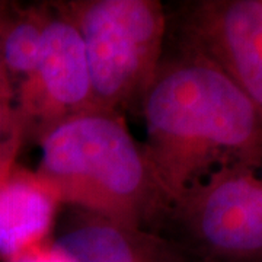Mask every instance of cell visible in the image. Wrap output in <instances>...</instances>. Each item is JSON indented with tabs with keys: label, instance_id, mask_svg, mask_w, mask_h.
<instances>
[{
	"label": "cell",
	"instance_id": "6da1fadb",
	"mask_svg": "<svg viewBox=\"0 0 262 262\" xmlns=\"http://www.w3.org/2000/svg\"><path fill=\"white\" fill-rule=\"evenodd\" d=\"M141 98L144 153L166 210L215 170L262 165V114L208 58L181 42ZM166 213V211H165Z\"/></svg>",
	"mask_w": 262,
	"mask_h": 262
},
{
	"label": "cell",
	"instance_id": "7a4b0ae2",
	"mask_svg": "<svg viewBox=\"0 0 262 262\" xmlns=\"http://www.w3.org/2000/svg\"><path fill=\"white\" fill-rule=\"evenodd\" d=\"M38 178L64 201L120 225L158 230L166 201L144 147L117 113L69 115L42 141Z\"/></svg>",
	"mask_w": 262,
	"mask_h": 262
},
{
	"label": "cell",
	"instance_id": "3957f363",
	"mask_svg": "<svg viewBox=\"0 0 262 262\" xmlns=\"http://www.w3.org/2000/svg\"><path fill=\"white\" fill-rule=\"evenodd\" d=\"M156 232L194 262H262V165L210 173L169 207Z\"/></svg>",
	"mask_w": 262,
	"mask_h": 262
},
{
	"label": "cell",
	"instance_id": "277c9868",
	"mask_svg": "<svg viewBox=\"0 0 262 262\" xmlns=\"http://www.w3.org/2000/svg\"><path fill=\"white\" fill-rule=\"evenodd\" d=\"M95 110L117 113L140 99L163 54L166 16L159 2L94 0L77 6Z\"/></svg>",
	"mask_w": 262,
	"mask_h": 262
},
{
	"label": "cell",
	"instance_id": "5b68a950",
	"mask_svg": "<svg viewBox=\"0 0 262 262\" xmlns=\"http://www.w3.org/2000/svg\"><path fill=\"white\" fill-rule=\"evenodd\" d=\"M181 42L214 63L262 114V0L188 6Z\"/></svg>",
	"mask_w": 262,
	"mask_h": 262
},
{
	"label": "cell",
	"instance_id": "8992f818",
	"mask_svg": "<svg viewBox=\"0 0 262 262\" xmlns=\"http://www.w3.org/2000/svg\"><path fill=\"white\" fill-rule=\"evenodd\" d=\"M50 248L72 262H194L163 234L94 214L67 229Z\"/></svg>",
	"mask_w": 262,
	"mask_h": 262
},
{
	"label": "cell",
	"instance_id": "52a82bcc",
	"mask_svg": "<svg viewBox=\"0 0 262 262\" xmlns=\"http://www.w3.org/2000/svg\"><path fill=\"white\" fill-rule=\"evenodd\" d=\"M35 76L50 101L67 110H95L83 39L73 20H46Z\"/></svg>",
	"mask_w": 262,
	"mask_h": 262
},
{
	"label": "cell",
	"instance_id": "ba28073f",
	"mask_svg": "<svg viewBox=\"0 0 262 262\" xmlns=\"http://www.w3.org/2000/svg\"><path fill=\"white\" fill-rule=\"evenodd\" d=\"M57 203L35 173H2L0 255L13 259L47 233Z\"/></svg>",
	"mask_w": 262,
	"mask_h": 262
},
{
	"label": "cell",
	"instance_id": "9c48e42d",
	"mask_svg": "<svg viewBox=\"0 0 262 262\" xmlns=\"http://www.w3.org/2000/svg\"><path fill=\"white\" fill-rule=\"evenodd\" d=\"M44 22L35 18H19L3 27L0 37V61L16 75L35 76Z\"/></svg>",
	"mask_w": 262,
	"mask_h": 262
},
{
	"label": "cell",
	"instance_id": "30bf717a",
	"mask_svg": "<svg viewBox=\"0 0 262 262\" xmlns=\"http://www.w3.org/2000/svg\"><path fill=\"white\" fill-rule=\"evenodd\" d=\"M12 262H72L64 255L58 253L53 248H48L44 251H35V252H24L19 256L13 258Z\"/></svg>",
	"mask_w": 262,
	"mask_h": 262
},
{
	"label": "cell",
	"instance_id": "8fae6325",
	"mask_svg": "<svg viewBox=\"0 0 262 262\" xmlns=\"http://www.w3.org/2000/svg\"><path fill=\"white\" fill-rule=\"evenodd\" d=\"M3 128V113H2V108H0V133Z\"/></svg>",
	"mask_w": 262,
	"mask_h": 262
},
{
	"label": "cell",
	"instance_id": "7c38bea8",
	"mask_svg": "<svg viewBox=\"0 0 262 262\" xmlns=\"http://www.w3.org/2000/svg\"><path fill=\"white\" fill-rule=\"evenodd\" d=\"M0 66H2V61H0Z\"/></svg>",
	"mask_w": 262,
	"mask_h": 262
}]
</instances>
